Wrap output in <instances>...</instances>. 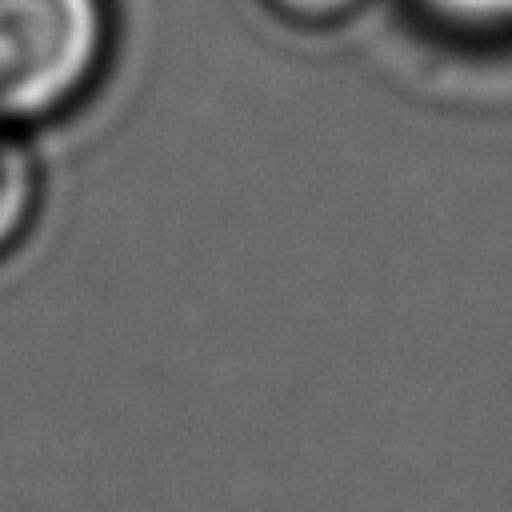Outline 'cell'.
Returning <instances> with one entry per match:
<instances>
[{
    "label": "cell",
    "mask_w": 512,
    "mask_h": 512,
    "mask_svg": "<svg viewBox=\"0 0 512 512\" xmlns=\"http://www.w3.org/2000/svg\"><path fill=\"white\" fill-rule=\"evenodd\" d=\"M280 20L304 28H332L364 8V0H264Z\"/></svg>",
    "instance_id": "cell-4"
},
{
    "label": "cell",
    "mask_w": 512,
    "mask_h": 512,
    "mask_svg": "<svg viewBox=\"0 0 512 512\" xmlns=\"http://www.w3.org/2000/svg\"><path fill=\"white\" fill-rule=\"evenodd\" d=\"M112 56L108 0H0V124L72 112Z\"/></svg>",
    "instance_id": "cell-1"
},
{
    "label": "cell",
    "mask_w": 512,
    "mask_h": 512,
    "mask_svg": "<svg viewBox=\"0 0 512 512\" xmlns=\"http://www.w3.org/2000/svg\"><path fill=\"white\" fill-rule=\"evenodd\" d=\"M40 208V168L16 128L0 124V256H8L32 228Z\"/></svg>",
    "instance_id": "cell-2"
},
{
    "label": "cell",
    "mask_w": 512,
    "mask_h": 512,
    "mask_svg": "<svg viewBox=\"0 0 512 512\" xmlns=\"http://www.w3.org/2000/svg\"><path fill=\"white\" fill-rule=\"evenodd\" d=\"M432 16L460 28H504L512 24V0H420Z\"/></svg>",
    "instance_id": "cell-3"
}]
</instances>
